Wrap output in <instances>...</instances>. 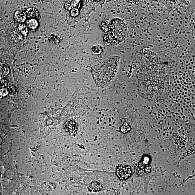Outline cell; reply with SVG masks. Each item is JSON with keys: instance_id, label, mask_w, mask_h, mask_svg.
Here are the masks:
<instances>
[{"instance_id": "6da1fadb", "label": "cell", "mask_w": 195, "mask_h": 195, "mask_svg": "<svg viewBox=\"0 0 195 195\" xmlns=\"http://www.w3.org/2000/svg\"><path fill=\"white\" fill-rule=\"evenodd\" d=\"M120 59L119 56H111L93 67L91 74L98 87L105 88L112 83L118 72Z\"/></svg>"}, {"instance_id": "7a4b0ae2", "label": "cell", "mask_w": 195, "mask_h": 195, "mask_svg": "<svg viewBox=\"0 0 195 195\" xmlns=\"http://www.w3.org/2000/svg\"><path fill=\"white\" fill-rule=\"evenodd\" d=\"M103 37V41L107 45H118L127 37V27L125 22L119 18L109 20V26Z\"/></svg>"}, {"instance_id": "3957f363", "label": "cell", "mask_w": 195, "mask_h": 195, "mask_svg": "<svg viewBox=\"0 0 195 195\" xmlns=\"http://www.w3.org/2000/svg\"><path fill=\"white\" fill-rule=\"evenodd\" d=\"M116 173L120 179L123 180L127 179L131 176V169L129 166L120 165L117 168Z\"/></svg>"}, {"instance_id": "277c9868", "label": "cell", "mask_w": 195, "mask_h": 195, "mask_svg": "<svg viewBox=\"0 0 195 195\" xmlns=\"http://www.w3.org/2000/svg\"><path fill=\"white\" fill-rule=\"evenodd\" d=\"M151 169L152 167L150 165L146 164L144 162L136 164L135 167V173L140 176L147 174L151 171Z\"/></svg>"}, {"instance_id": "5b68a950", "label": "cell", "mask_w": 195, "mask_h": 195, "mask_svg": "<svg viewBox=\"0 0 195 195\" xmlns=\"http://www.w3.org/2000/svg\"><path fill=\"white\" fill-rule=\"evenodd\" d=\"M65 128L68 133L71 135H74L77 131V123L74 120H68L65 123Z\"/></svg>"}, {"instance_id": "8992f818", "label": "cell", "mask_w": 195, "mask_h": 195, "mask_svg": "<svg viewBox=\"0 0 195 195\" xmlns=\"http://www.w3.org/2000/svg\"><path fill=\"white\" fill-rule=\"evenodd\" d=\"M27 17L25 11L24 10H17L15 12L14 14V18L15 21L20 23H22L25 22Z\"/></svg>"}, {"instance_id": "52a82bcc", "label": "cell", "mask_w": 195, "mask_h": 195, "mask_svg": "<svg viewBox=\"0 0 195 195\" xmlns=\"http://www.w3.org/2000/svg\"><path fill=\"white\" fill-rule=\"evenodd\" d=\"M27 17L31 19L39 18V14L37 9L34 7H30L27 9L25 11Z\"/></svg>"}, {"instance_id": "ba28073f", "label": "cell", "mask_w": 195, "mask_h": 195, "mask_svg": "<svg viewBox=\"0 0 195 195\" xmlns=\"http://www.w3.org/2000/svg\"><path fill=\"white\" fill-rule=\"evenodd\" d=\"M88 189L90 191L97 192L101 191L102 186L98 181H93L89 184Z\"/></svg>"}, {"instance_id": "9c48e42d", "label": "cell", "mask_w": 195, "mask_h": 195, "mask_svg": "<svg viewBox=\"0 0 195 195\" xmlns=\"http://www.w3.org/2000/svg\"><path fill=\"white\" fill-rule=\"evenodd\" d=\"M10 69L8 65L4 63H0V76L5 77L8 75Z\"/></svg>"}, {"instance_id": "30bf717a", "label": "cell", "mask_w": 195, "mask_h": 195, "mask_svg": "<svg viewBox=\"0 0 195 195\" xmlns=\"http://www.w3.org/2000/svg\"><path fill=\"white\" fill-rule=\"evenodd\" d=\"M11 36L12 39L15 42L20 41L23 39V36L18 29L13 32Z\"/></svg>"}, {"instance_id": "8fae6325", "label": "cell", "mask_w": 195, "mask_h": 195, "mask_svg": "<svg viewBox=\"0 0 195 195\" xmlns=\"http://www.w3.org/2000/svg\"><path fill=\"white\" fill-rule=\"evenodd\" d=\"M26 25L29 28L35 29L39 26V22L36 19H30L27 21Z\"/></svg>"}, {"instance_id": "7c38bea8", "label": "cell", "mask_w": 195, "mask_h": 195, "mask_svg": "<svg viewBox=\"0 0 195 195\" xmlns=\"http://www.w3.org/2000/svg\"><path fill=\"white\" fill-rule=\"evenodd\" d=\"M80 1H67L65 4V8L67 10H71L72 9L76 8Z\"/></svg>"}, {"instance_id": "4fadbf2b", "label": "cell", "mask_w": 195, "mask_h": 195, "mask_svg": "<svg viewBox=\"0 0 195 195\" xmlns=\"http://www.w3.org/2000/svg\"><path fill=\"white\" fill-rule=\"evenodd\" d=\"M18 29L20 32L24 36H26L28 35V27L24 24H20L18 27Z\"/></svg>"}, {"instance_id": "5bb4252c", "label": "cell", "mask_w": 195, "mask_h": 195, "mask_svg": "<svg viewBox=\"0 0 195 195\" xmlns=\"http://www.w3.org/2000/svg\"><path fill=\"white\" fill-rule=\"evenodd\" d=\"M48 39L50 43L53 44H58L60 42V39L58 36L53 34L50 35Z\"/></svg>"}, {"instance_id": "9a60e30c", "label": "cell", "mask_w": 195, "mask_h": 195, "mask_svg": "<svg viewBox=\"0 0 195 195\" xmlns=\"http://www.w3.org/2000/svg\"><path fill=\"white\" fill-rule=\"evenodd\" d=\"M91 50H92V51L94 54H100L102 52L103 48L101 45H96L94 46L91 48Z\"/></svg>"}, {"instance_id": "2e32d148", "label": "cell", "mask_w": 195, "mask_h": 195, "mask_svg": "<svg viewBox=\"0 0 195 195\" xmlns=\"http://www.w3.org/2000/svg\"><path fill=\"white\" fill-rule=\"evenodd\" d=\"M8 84V82L6 79H0V89L7 88Z\"/></svg>"}, {"instance_id": "e0dca14e", "label": "cell", "mask_w": 195, "mask_h": 195, "mask_svg": "<svg viewBox=\"0 0 195 195\" xmlns=\"http://www.w3.org/2000/svg\"><path fill=\"white\" fill-rule=\"evenodd\" d=\"M79 10L78 9L76 8H74L72 9L70 12V15H71L72 17H75L79 14Z\"/></svg>"}, {"instance_id": "ac0fdd59", "label": "cell", "mask_w": 195, "mask_h": 195, "mask_svg": "<svg viewBox=\"0 0 195 195\" xmlns=\"http://www.w3.org/2000/svg\"><path fill=\"white\" fill-rule=\"evenodd\" d=\"M8 90V94L11 96L16 95L17 91L16 88L14 86H11Z\"/></svg>"}, {"instance_id": "d6986e66", "label": "cell", "mask_w": 195, "mask_h": 195, "mask_svg": "<svg viewBox=\"0 0 195 195\" xmlns=\"http://www.w3.org/2000/svg\"><path fill=\"white\" fill-rule=\"evenodd\" d=\"M8 94V90L7 88L0 89V95L5 97Z\"/></svg>"}, {"instance_id": "ffe728a7", "label": "cell", "mask_w": 195, "mask_h": 195, "mask_svg": "<svg viewBox=\"0 0 195 195\" xmlns=\"http://www.w3.org/2000/svg\"><path fill=\"white\" fill-rule=\"evenodd\" d=\"M129 129H130V128H129L128 126L127 125H124V126H122L121 130L122 132L126 133L128 131Z\"/></svg>"}, {"instance_id": "44dd1931", "label": "cell", "mask_w": 195, "mask_h": 195, "mask_svg": "<svg viewBox=\"0 0 195 195\" xmlns=\"http://www.w3.org/2000/svg\"><path fill=\"white\" fill-rule=\"evenodd\" d=\"M0 77H1V76H0Z\"/></svg>"}]
</instances>
